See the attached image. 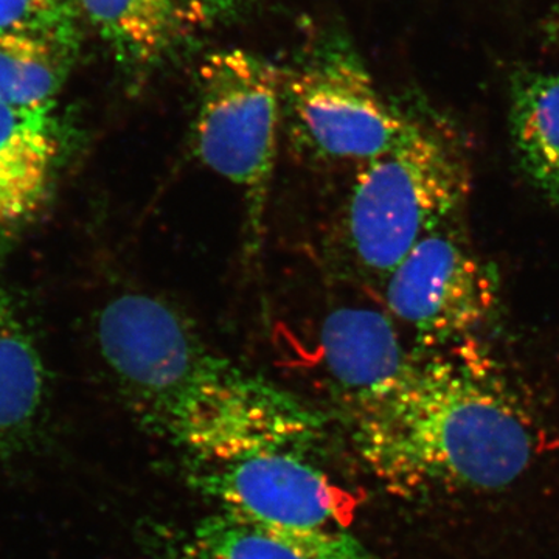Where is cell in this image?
Here are the masks:
<instances>
[{"label": "cell", "mask_w": 559, "mask_h": 559, "mask_svg": "<svg viewBox=\"0 0 559 559\" xmlns=\"http://www.w3.org/2000/svg\"><path fill=\"white\" fill-rule=\"evenodd\" d=\"M510 132L522 171L559 210V73H525L514 81Z\"/></svg>", "instance_id": "obj_12"}, {"label": "cell", "mask_w": 559, "mask_h": 559, "mask_svg": "<svg viewBox=\"0 0 559 559\" xmlns=\"http://www.w3.org/2000/svg\"><path fill=\"white\" fill-rule=\"evenodd\" d=\"M60 145L53 106L0 103V248L43 209Z\"/></svg>", "instance_id": "obj_10"}, {"label": "cell", "mask_w": 559, "mask_h": 559, "mask_svg": "<svg viewBox=\"0 0 559 559\" xmlns=\"http://www.w3.org/2000/svg\"><path fill=\"white\" fill-rule=\"evenodd\" d=\"M282 79L241 49L215 51L200 68L191 146L202 165L240 189L246 250H260L283 119Z\"/></svg>", "instance_id": "obj_5"}, {"label": "cell", "mask_w": 559, "mask_h": 559, "mask_svg": "<svg viewBox=\"0 0 559 559\" xmlns=\"http://www.w3.org/2000/svg\"><path fill=\"white\" fill-rule=\"evenodd\" d=\"M323 369L352 409L395 388L414 364L393 320L384 312L345 307L330 312L320 330Z\"/></svg>", "instance_id": "obj_9"}, {"label": "cell", "mask_w": 559, "mask_h": 559, "mask_svg": "<svg viewBox=\"0 0 559 559\" xmlns=\"http://www.w3.org/2000/svg\"><path fill=\"white\" fill-rule=\"evenodd\" d=\"M95 336L139 421L197 462L304 450L322 429L316 412L221 355L186 312L162 297L119 294L103 307Z\"/></svg>", "instance_id": "obj_1"}, {"label": "cell", "mask_w": 559, "mask_h": 559, "mask_svg": "<svg viewBox=\"0 0 559 559\" xmlns=\"http://www.w3.org/2000/svg\"><path fill=\"white\" fill-rule=\"evenodd\" d=\"M451 224L423 238L384 282L390 314L425 352L471 340L499 304L495 266Z\"/></svg>", "instance_id": "obj_7"}, {"label": "cell", "mask_w": 559, "mask_h": 559, "mask_svg": "<svg viewBox=\"0 0 559 559\" xmlns=\"http://www.w3.org/2000/svg\"><path fill=\"white\" fill-rule=\"evenodd\" d=\"M283 114L308 156L356 167L392 148L414 120L385 100L347 43L331 39L282 79Z\"/></svg>", "instance_id": "obj_6"}, {"label": "cell", "mask_w": 559, "mask_h": 559, "mask_svg": "<svg viewBox=\"0 0 559 559\" xmlns=\"http://www.w3.org/2000/svg\"><path fill=\"white\" fill-rule=\"evenodd\" d=\"M76 2L135 91L201 31L209 14L200 0Z\"/></svg>", "instance_id": "obj_8"}, {"label": "cell", "mask_w": 559, "mask_h": 559, "mask_svg": "<svg viewBox=\"0 0 559 559\" xmlns=\"http://www.w3.org/2000/svg\"><path fill=\"white\" fill-rule=\"evenodd\" d=\"M81 21L76 0H0V32L50 44L75 58Z\"/></svg>", "instance_id": "obj_15"}, {"label": "cell", "mask_w": 559, "mask_h": 559, "mask_svg": "<svg viewBox=\"0 0 559 559\" xmlns=\"http://www.w3.org/2000/svg\"><path fill=\"white\" fill-rule=\"evenodd\" d=\"M191 484L301 559H381L349 533L352 498L297 448L198 462Z\"/></svg>", "instance_id": "obj_4"}, {"label": "cell", "mask_w": 559, "mask_h": 559, "mask_svg": "<svg viewBox=\"0 0 559 559\" xmlns=\"http://www.w3.org/2000/svg\"><path fill=\"white\" fill-rule=\"evenodd\" d=\"M551 38H554L555 40H557V43L559 44V24H558L557 31H555L554 33H551Z\"/></svg>", "instance_id": "obj_16"}, {"label": "cell", "mask_w": 559, "mask_h": 559, "mask_svg": "<svg viewBox=\"0 0 559 559\" xmlns=\"http://www.w3.org/2000/svg\"><path fill=\"white\" fill-rule=\"evenodd\" d=\"M469 190V162L459 143L412 120L392 148L358 167L341 223L349 260L384 283L423 238L454 219Z\"/></svg>", "instance_id": "obj_3"}, {"label": "cell", "mask_w": 559, "mask_h": 559, "mask_svg": "<svg viewBox=\"0 0 559 559\" xmlns=\"http://www.w3.org/2000/svg\"><path fill=\"white\" fill-rule=\"evenodd\" d=\"M47 401L49 381L38 344L0 286V465L36 448Z\"/></svg>", "instance_id": "obj_11"}, {"label": "cell", "mask_w": 559, "mask_h": 559, "mask_svg": "<svg viewBox=\"0 0 559 559\" xmlns=\"http://www.w3.org/2000/svg\"><path fill=\"white\" fill-rule=\"evenodd\" d=\"M353 411L360 459L400 496L499 491L538 455V432L498 362L465 340L415 358Z\"/></svg>", "instance_id": "obj_2"}, {"label": "cell", "mask_w": 559, "mask_h": 559, "mask_svg": "<svg viewBox=\"0 0 559 559\" xmlns=\"http://www.w3.org/2000/svg\"><path fill=\"white\" fill-rule=\"evenodd\" d=\"M159 559H301L277 540L216 511L165 547Z\"/></svg>", "instance_id": "obj_14"}, {"label": "cell", "mask_w": 559, "mask_h": 559, "mask_svg": "<svg viewBox=\"0 0 559 559\" xmlns=\"http://www.w3.org/2000/svg\"><path fill=\"white\" fill-rule=\"evenodd\" d=\"M75 60L50 44L0 32V103L53 106Z\"/></svg>", "instance_id": "obj_13"}]
</instances>
